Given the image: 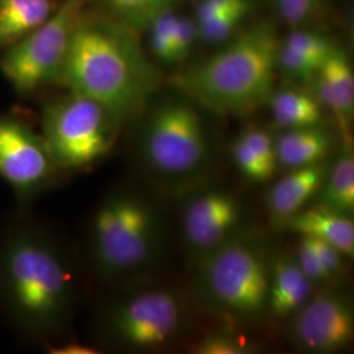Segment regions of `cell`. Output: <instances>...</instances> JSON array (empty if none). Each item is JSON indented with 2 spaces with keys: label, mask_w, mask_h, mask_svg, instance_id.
Wrapping results in <instances>:
<instances>
[{
  "label": "cell",
  "mask_w": 354,
  "mask_h": 354,
  "mask_svg": "<svg viewBox=\"0 0 354 354\" xmlns=\"http://www.w3.org/2000/svg\"><path fill=\"white\" fill-rule=\"evenodd\" d=\"M77 299L75 266L62 243L32 218L0 236V310L26 340L55 344L68 328Z\"/></svg>",
  "instance_id": "6da1fadb"
},
{
  "label": "cell",
  "mask_w": 354,
  "mask_h": 354,
  "mask_svg": "<svg viewBox=\"0 0 354 354\" xmlns=\"http://www.w3.org/2000/svg\"><path fill=\"white\" fill-rule=\"evenodd\" d=\"M59 83L99 102L122 124L147 104L156 87V73L133 35L80 16Z\"/></svg>",
  "instance_id": "7a4b0ae2"
},
{
  "label": "cell",
  "mask_w": 354,
  "mask_h": 354,
  "mask_svg": "<svg viewBox=\"0 0 354 354\" xmlns=\"http://www.w3.org/2000/svg\"><path fill=\"white\" fill-rule=\"evenodd\" d=\"M279 49L273 26H252L193 66L183 76L181 87L194 102L216 113H250L276 89Z\"/></svg>",
  "instance_id": "3957f363"
},
{
  "label": "cell",
  "mask_w": 354,
  "mask_h": 354,
  "mask_svg": "<svg viewBox=\"0 0 354 354\" xmlns=\"http://www.w3.org/2000/svg\"><path fill=\"white\" fill-rule=\"evenodd\" d=\"M163 238L165 221L156 205L137 190L117 188L89 222V260L104 282H127L153 266Z\"/></svg>",
  "instance_id": "277c9868"
},
{
  "label": "cell",
  "mask_w": 354,
  "mask_h": 354,
  "mask_svg": "<svg viewBox=\"0 0 354 354\" xmlns=\"http://www.w3.org/2000/svg\"><path fill=\"white\" fill-rule=\"evenodd\" d=\"M197 261V289L212 313L238 324L266 317L272 259L261 243L238 236Z\"/></svg>",
  "instance_id": "5b68a950"
},
{
  "label": "cell",
  "mask_w": 354,
  "mask_h": 354,
  "mask_svg": "<svg viewBox=\"0 0 354 354\" xmlns=\"http://www.w3.org/2000/svg\"><path fill=\"white\" fill-rule=\"evenodd\" d=\"M137 153L155 176L184 183L203 175L212 159V146L197 109L189 102L174 99L149 114L138 136Z\"/></svg>",
  "instance_id": "8992f818"
},
{
  "label": "cell",
  "mask_w": 354,
  "mask_h": 354,
  "mask_svg": "<svg viewBox=\"0 0 354 354\" xmlns=\"http://www.w3.org/2000/svg\"><path fill=\"white\" fill-rule=\"evenodd\" d=\"M188 307L181 295L167 288L127 291L104 306L99 330L115 348L151 352L183 336L188 326Z\"/></svg>",
  "instance_id": "52a82bcc"
},
{
  "label": "cell",
  "mask_w": 354,
  "mask_h": 354,
  "mask_svg": "<svg viewBox=\"0 0 354 354\" xmlns=\"http://www.w3.org/2000/svg\"><path fill=\"white\" fill-rule=\"evenodd\" d=\"M120 125L99 102L70 92L44 108L41 136L61 171L83 169L111 153Z\"/></svg>",
  "instance_id": "ba28073f"
},
{
  "label": "cell",
  "mask_w": 354,
  "mask_h": 354,
  "mask_svg": "<svg viewBox=\"0 0 354 354\" xmlns=\"http://www.w3.org/2000/svg\"><path fill=\"white\" fill-rule=\"evenodd\" d=\"M83 0H66L26 37L6 48L0 73L21 95L59 82L71 35L82 16Z\"/></svg>",
  "instance_id": "9c48e42d"
},
{
  "label": "cell",
  "mask_w": 354,
  "mask_h": 354,
  "mask_svg": "<svg viewBox=\"0 0 354 354\" xmlns=\"http://www.w3.org/2000/svg\"><path fill=\"white\" fill-rule=\"evenodd\" d=\"M59 171L41 133L19 118L0 115V178L20 206L50 188Z\"/></svg>",
  "instance_id": "30bf717a"
},
{
  "label": "cell",
  "mask_w": 354,
  "mask_h": 354,
  "mask_svg": "<svg viewBox=\"0 0 354 354\" xmlns=\"http://www.w3.org/2000/svg\"><path fill=\"white\" fill-rule=\"evenodd\" d=\"M243 223V203L222 188L193 193L183 206L180 222L183 241L197 260L241 236Z\"/></svg>",
  "instance_id": "8fae6325"
},
{
  "label": "cell",
  "mask_w": 354,
  "mask_h": 354,
  "mask_svg": "<svg viewBox=\"0 0 354 354\" xmlns=\"http://www.w3.org/2000/svg\"><path fill=\"white\" fill-rule=\"evenodd\" d=\"M289 319L290 339L306 352L336 353L353 342V304L342 291L314 292Z\"/></svg>",
  "instance_id": "7c38bea8"
},
{
  "label": "cell",
  "mask_w": 354,
  "mask_h": 354,
  "mask_svg": "<svg viewBox=\"0 0 354 354\" xmlns=\"http://www.w3.org/2000/svg\"><path fill=\"white\" fill-rule=\"evenodd\" d=\"M329 163L326 160L315 165L289 169V172L277 180L266 194L268 214L274 223L285 225L291 216L304 210L315 200L320 189Z\"/></svg>",
  "instance_id": "4fadbf2b"
},
{
  "label": "cell",
  "mask_w": 354,
  "mask_h": 354,
  "mask_svg": "<svg viewBox=\"0 0 354 354\" xmlns=\"http://www.w3.org/2000/svg\"><path fill=\"white\" fill-rule=\"evenodd\" d=\"M313 83L317 100L336 115L346 133L354 113V74L348 55L335 46Z\"/></svg>",
  "instance_id": "5bb4252c"
},
{
  "label": "cell",
  "mask_w": 354,
  "mask_h": 354,
  "mask_svg": "<svg viewBox=\"0 0 354 354\" xmlns=\"http://www.w3.org/2000/svg\"><path fill=\"white\" fill-rule=\"evenodd\" d=\"M315 285L308 279L291 254L272 259L268 314L274 319H289L315 292Z\"/></svg>",
  "instance_id": "9a60e30c"
},
{
  "label": "cell",
  "mask_w": 354,
  "mask_h": 354,
  "mask_svg": "<svg viewBox=\"0 0 354 354\" xmlns=\"http://www.w3.org/2000/svg\"><path fill=\"white\" fill-rule=\"evenodd\" d=\"M301 235L327 241L336 247L345 257L354 256L353 218L314 205L291 216L283 225Z\"/></svg>",
  "instance_id": "2e32d148"
},
{
  "label": "cell",
  "mask_w": 354,
  "mask_h": 354,
  "mask_svg": "<svg viewBox=\"0 0 354 354\" xmlns=\"http://www.w3.org/2000/svg\"><path fill=\"white\" fill-rule=\"evenodd\" d=\"M333 136L320 125L286 129L274 138L277 165L288 169L327 160Z\"/></svg>",
  "instance_id": "e0dca14e"
},
{
  "label": "cell",
  "mask_w": 354,
  "mask_h": 354,
  "mask_svg": "<svg viewBox=\"0 0 354 354\" xmlns=\"http://www.w3.org/2000/svg\"><path fill=\"white\" fill-rule=\"evenodd\" d=\"M266 102L276 125L283 130L322 124L323 105L315 95L304 89H274Z\"/></svg>",
  "instance_id": "ac0fdd59"
},
{
  "label": "cell",
  "mask_w": 354,
  "mask_h": 354,
  "mask_svg": "<svg viewBox=\"0 0 354 354\" xmlns=\"http://www.w3.org/2000/svg\"><path fill=\"white\" fill-rule=\"evenodd\" d=\"M315 200L319 206L353 218L354 156L349 143L345 145L336 160L328 165Z\"/></svg>",
  "instance_id": "d6986e66"
},
{
  "label": "cell",
  "mask_w": 354,
  "mask_h": 354,
  "mask_svg": "<svg viewBox=\"0 0 354 354\" xmlns=\"http://www.w3.org/2000/svg\"><path fill=\"white\" fill-rule=\"evenodd\" d=\"M50 0H0V49H6L45 23Z\"/></svg>",
  "instance_id": "ffe728a7"
},
{
  "label": "cell",
  "mask_w": 354,
  "mask_h": 354,
  "mask_svg": "<svg viewBox=\"0 0 354 354\" xmlns=\"http://www.w3.org/2000/svg\"><path fill=\"white\" fill-rule=\"evenodd\" d=\"M251 11V1L247 0L238 4L227 11L218 15L201 24L197 26L198 37L203 38L206 44L218 45L225 44L234 36L235 30L241 26L243 20Z\"/></svg>",
  "instance_id": "44dd1931"
},
{
  "label": "cell",
  "mask_w": 354,
  "mask_h": 354,
  "mask_svg": "<svg viewBox=\"0 0 354 354\" xmlns=\"http://www.w3.org/2000/svg\"><path fill=\"white\" fill-rule=\"evenodd\" d=\"M230 152L234 165L247 180L256 184H264L274 176L277 168L268 165L263 158H260L241 140V136L231 143Z\"/></svg>",
  "instance_id": "7402d4cb"
},
{
  "label": "cell",
  "mask_w": 354,
  "mask_h": 354,
  "mask_svg": "<svg viewBox=\"0 0 354 354\" xmlns=\"http://www.w3.org/2000/svg\"><path fill=\"white\" fill-rule=\"evenodd\" d=\"M174 0H108L113 12L127 26L150 24L159 13L169 10Z\"/></svg>",
  "instance_id": "603a6c76"
},
{
  "label": "cell",
  "mask_w": 354,
  "mask_h": 354,
  "mask_svg": "<svg viewBox=\"0 0 354 354\" xmlns=\"http://www.w3.org/2000/svg\"><path fill=\"white\" fill-rule=\"evenodd\" d=\"M176 13L169 10L159 13L150 21L151 36L150 45L153 57L162 64H171V51H172V35L176 26Z\"/></svg>",
  "instance_id": "cb8c5ba5"
},
{
  "label": "cell",
  "mask_w": 354,
  "mask_h": 354,
  "mask_svg": "<svg viewBox=\"0 0 354 354\" xmlns=\"http://www.w3.org/2000/svg\"><path fill=\"white\" fill-rule=\"evenodd\" d=\"M324 62L307 57L298 51L291 50L281 44L279 68L286 75L301 83H313Z\"/></svg>",
  "instance_id": "d4e9b609"
},
{
  "label": "cell",
  "mask_w": 354,
  "mask_h": 354,
  "mask_svg": "<svg viewBox=\"0 0 354 354\" xmlns=\"http://www.w3.org/2000/svg\"><path fill=\"white\" fill-rule=\"evenodd\" d=\"M252 352H254L253 345L228 332L210 333L193 348V353L197 354H247Z\"/></svg>",
  "instance_id": "484cf974"
},
{
  "label": "cell",
  "mask_w": 354,
  "mask_h": 354,
  "mask_svg": "<svg viewBox=\"0 0 354 354\" xmlns=\"http://www.w3.org/2000/svg\"><path fill=\"white\" fill-rule=\"evenodd\" d=\"M282 45L291 50L298 51L307 57L315 58L324 62L329 54L335 49V45L329 42L328 38L323 37L313 32H295L286 38Z\"/></svg>",
  "instance_id": "4316f807"
},
{
  "label": "cell",
  "mask_w": 354,
  "mask_h": 354,
  "mask_svg": "<svg viewBox=\"0 0 354 354\" xmlns=\"http://www.w3.org/2000/svg\"><path fill=\"white\" fill-rule=\"evenodd\" d=\"M294 257H295L299 268L302 269V272L313 281V283L315 286H322V285L328 286V283L333 282L328 272L326 270V268L320 263L317 253L313 250L307 238H304V236L301 238Z\"/></svg>",
  "instance_id": "83f0119b"
},
{
  "label": "cell",
  "mask_w": 354,
  "mask_h": 354,
  "mask_svg": "<svg viewBox=\"0 0 354 354\" xmlns=\"http://www.w3.org/2000/svg\"><path fill=\"white\" fill-rule=\"evenodd\" d=\"M198 37L197 26L194 21L187 17L177 19L175 30L172 35V51H171V64H180L189 57L193 49L194 41Z\"/></svg>",
  "instance_id": "f1b7e54d"
},
{
  "label": "cell",
  "mask_w": 354,
  "mask_h": 354,
  "mask_svg": "<svg viewBox=\"0 0 354 354\" xmlns=\"http://www.w3.org/2000/svg\"><path fill=\"white\" fill-rule=\"evenodd\" d=\"M241 140H244L253 151L260 158H263L268 165L279 167L276 150H274V138L261 127H250L241 131Z\"/></svg>",
  "instance_id": "f546056e"
},
{
  "label": "cell",
  "mask_w": 354,
  "mask_h": 354,
  "mask_svg": "<svg viewBox=\"0 0 354 354\" xmlns=\"http://www.w3.org/2000/svg\"><path fill=\"white\" fill-rule=\"evenodd\" d=\"M279 13L285 20H288L291 24L302 23L304 19H307L313 10L315 0H274Z\"/></svg>",
  "instance_id": "4dcf8cb0"
},
{
  "label": "cell",
  "mask_w": 354,
  "mask_h": 354,
  "mask_svg": "<svg viewBox=\"0 0 354 354\" xmlns=\"http://www.w3.org/2000/svg\"><path fill=\"white\" fill-rule=\"evenodd\" d=\"M244 1H247V0H201L200 6L197 8L196 24H201L213 17H216L218 15H221Z\"/></svg>",
  "instance_id": "1f68e13d"
},
{
  "label": "cell",
  "mask_w": 354,
  "mask_h": 354,
  "mask_svg": "<svg viewBox=\"0 0 354 354\" xmlns=\"http://www.w3.org/2000/svg\"><path fill=\"white\" fill-rule=\"evenodd\" d=\"M49 352L53 354H96L99 353L97 348L91 346L87 344H80V342H64V344H51L46 346Z\"/></svg>",
  "instance_id": "d6a6232c"
}]
</instances>
